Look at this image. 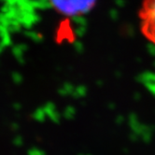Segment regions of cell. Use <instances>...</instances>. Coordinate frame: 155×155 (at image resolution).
<instances>
[{"label": "cell", "instance_id": "7a4b0ae2", "mask_svg": "<svg viewBox=\"0 0 155 155\" xmlns=\"http://www.w3.org/2000/svg\"><path fill=\"white\" fill-rule=\"evenodd\" d=\"M139 21L143 35L155 44V0H144L139 9Z\"/></svg>", "mask_w": 155, "mask_h": 155}, {"label": "cell", "instance_id": "6da1fadb", "mask_svg": "<svg viewBox=\"0 0 155 155\" xmlns=\"http://www.w3.org/2000/svg\"><path fill=\"white\" fill-rule=\"evenodd\" d=\"M50 2L57 12L77 16L90 12L95 0H50Z\"/></svg>", "mask_w": 155, "mask_h": 155}]
</instances>
